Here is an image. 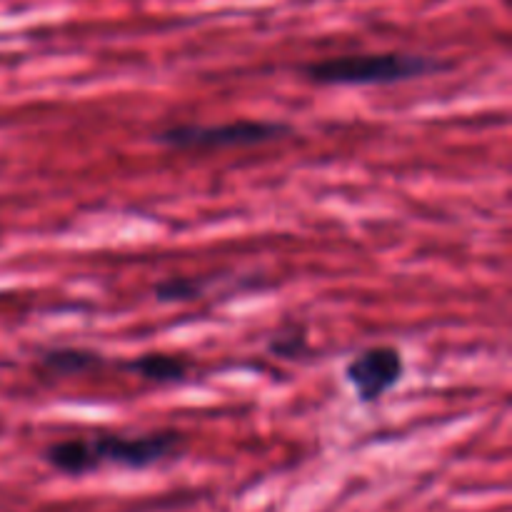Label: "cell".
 <instances>
[{
	"instance_id": "1",
	"label": "cell",
	"mask_w": 512,
	"mask_h": 512,
	"mask_svg": "<svg viewBox=\"0 0 512 512\" xmlns=\"http://www.w3.org/2000/svg\"><path fill=\"white\" fill-rule=\"evenodd\" d=\"M448 65L438 58L418 53H363V55H335L300 68V73L315 85H393L405 80L423 78L438 73Z\"/></svg>"
},
{
	"instance_id": "2",
	"label": "cell",
	"mask_w": 512,
	"mask_h": 512,
	"mask_svg": "<svg viewBox=\"0 0 512 512\" xmlns=\"http://www.w3.org/2000/svg\"><path fill=\"white\" fill-rule=\"evenodd\" d=\"M293 133L288 123H270V120H233V123L215 125H168L153 133V140L170 150H228L253 148V145L283 140Z\"/></svg>"
},
{
	"instance_id": "3",
	"label": "cell",
	"mask_w": 512,
	"mask_h": 512,
	"mask_svg": "<svg viewBox=\"0 0 512 512\" xmlns=\"http://www.w3.org/2000/svg\"><path fill=\"white\" fill-rule=\"evenodd\" d=\"M183 433L173 428L153 430L143 435H118L108 433L93 440V448L98 453L100 463L120 465L128 470H145L155 463H163L165 458H173L183 450Z\"/></svg>"
},
{
	"instance_id": "4",
	"label": "cell",
	"mask_w": 512,
	"mask_h": 512,
	"mask_svg": "<svg viewBox=\"0 0 512 512\" xmlns=\"http://www.w3.org/2000/svg\"><path fill=\"white\" fill-rule=\"evenodd\" d=\"M405 375L403 353L393 345L365 348L345 365V380L355 390L360 403L375 405L385 398Z\"/></svg>"
},
{
	"instance_id": "5",
	"label": "cell",
	"mask_w": 512,
	"mask_h": 512,
	"mask_svg": "<svg viewBox=\"0 0 512 512\" xmlns=\"http://www.w3.org/2000/svg\"><path fill=\"white\" fill-rule=\"evenodd\" d=\"M43 460L53 470H58L63 475H73V478L93 473V470H98L103 465L98 453H95L93 440L83 438H68L58 440V443H50L43 450Z\"/></svg>"
},
{
	"instance_id": "6",
	"label": "cell",
	"mask_w": 512,
	"mask_h": 512,
	"mask_svg": "<svg viewBox=\"0 0 512 512\" xmlns=\"http://www.w3.org/2000/svg\"><path fill=\"white\" fill-rule=\"evenodd\" d=\"M105 365V358L98 350L90 348H50L40 353L38 370L48 378H75V375L95 373Z\"/></svg>"
},
{
	"instance_id": "7",
	"label": "cell",
	"mask_w": 512,
	"mask_h": 512,
	"mask_svg": "<svg viewBox=\"0 0 512 512\" xmlns=\"http://www.w3.org/2000/svg\"><path fill=\"white\" fill-rule=\"evenodd\" d=\"M125 368L130 373L140 375L143 380L155 385H173V383H183L188 378L190 363L188 360L178 358V355H168V353H143L140 358L130 360Z\"/></svg>"
},
{
	"instance_id": "8",
	"label": "cell",
	"mask_w": 512,
	"mask_h": 512,
	"mask_svg": "<svg viewBox=\"0 0 512 512\" xmlns=\"http://www.w3.org/2000/svg\"><path fill=\"white\" fill-rule=\"evenodd\" d=\"M208 278H188V275H173V278L160 280L153 288V295L158 303H193L200 300L208 290Z\"/></svg>"
},
{
	"instance_id": "9",
	"label": "cell",
	"mask_w": 512,
	"mask_h": 512,
	"mask_svg": "<svg viewBox=\"0 0 512 512\" xmlns=\"http://www.w3.org/2000/svg\"><path fill=\"white\" fill-rule=\"evenodd\" d=\"M268 353L275 360H303L310 353L308 330L298 323H290L280 328L278 333L270 335Z\"/></svg>"
}]
</instances>
